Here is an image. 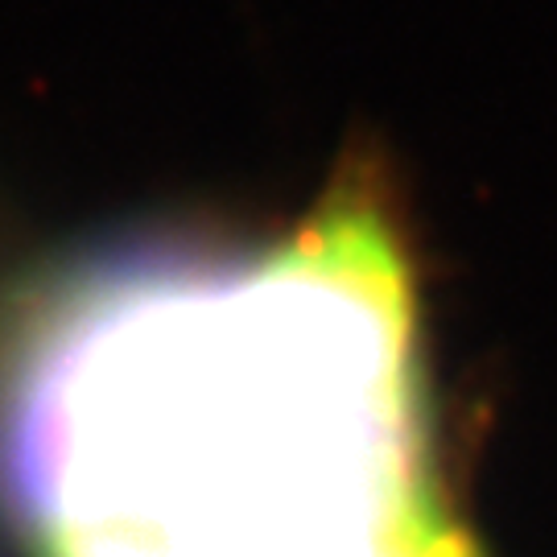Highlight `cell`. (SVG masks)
Here are the masks:
<instances>
[{
	"mask_svg": "<svg viewBox=\"0 0 557 557\" xmlns=\"http://www.w3.org/2000/svg\"><path fill=\"white\" fill-rule=\"evenodd\" d=\"M38 557H450L409 273L368 202L248 269H120L0 356Z\"/></svg>",
	"mask_w": 557,
	"mask_h": 557,
	"instance_id": "cell-1",
	"label": "cell"
}]
</instances>
